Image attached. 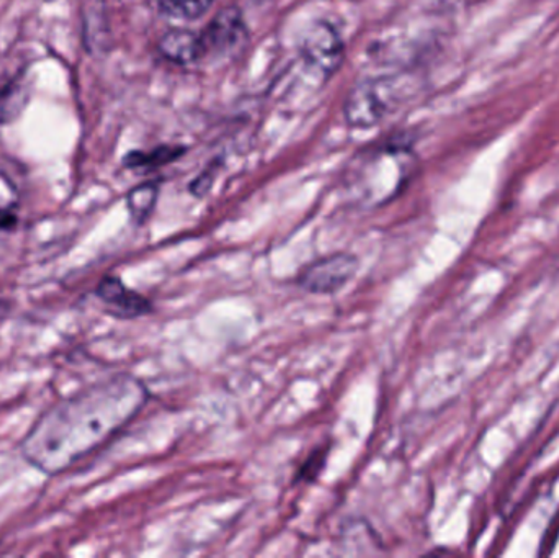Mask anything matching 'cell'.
Wrapping results in <instances>:
<instances>
[{
    "instance_id": "7c38bea8",
    "label": "cell",
    "mask_w": 559,
    "mask_h": 558,
    "mask_svg": "<svg viewBox=\"0 0 559 558\" xmlns=\"http://www.w3.org/2000/svg\"><path fill=\"white\" fill-rule=\"evenodd\" d=\"M28 102V91L23 81H13L0 91V123L15 120Z\"/></svg>"
},
{
    "instance_id": "5b68a950",
    "label": "cell",
    "mask_w": 559,
    "mask_h": 558,
    "mask_svg": "<svg viewBox=\"0 0 559 558\" xmlns=\"http://www.w3.org/2000/svg\"><path fill=\"white\" fill-rule=\"evenodd\" d=\"M202 35L203 58H226L248 41V26L236 7L219 10Z\"/></svg>"
},
{
    "instance_id": "30bf717a",
    "label": "cell",
    "mask_w": 559,
    "mask_h": 558,
    "mask_svg": "<svg viewBox=\"0 0 559 558\" xmlns=\"http://www.w3.org/2000/svg\"><path fill=\"white\" fill-rule=\"evenodd\" d=\"M186 153L183 147L179 146H159L153 151H133L124 157V166L128 169L151 170L157 167L174 163Z\"/></svg>"
},
{
    "instance_id": "8992f818",
    "label": "cell",
    "mask_w": 559,
    "mask_h": 558,
    "mask_svg": "<svg viewBox=\"0 0 559 558\" xmlns=\"http://www.w3.org/2000/svg\"><path fill=\"white\" fill-rule=\"evenodd\" d=\"M391 108V88L384 81L360 82L345 102V118L352 127L368 128L380 123Z\"/></svg>"
},
{
    "instance_id": "52a82bcc",
    "label": "cell",
    "mask_w": 559,
    "mask_h": 558,
    "mask_svg": "<svg viewBox=\"0 0 559 558\" xmlns=\"http://www.w3.org/2000/svg\"><path fill=\"white\" fill-rule=\"evenodd\" d=\"M95 294L104 304L105 310L118 320H134L151 311V301L128 288L117 275L102 278Z\"/></svg>"
},
{
    "instance_id": "9c48e42d",
    "label": "cell",
    "mask_w": 559,
    "mask_h": 558,
    "mask_svg": "<svg viewBox=\"0 0 559 558\" xmlns=\"http://www.w3.org/2000/svg\"><path fill=\"white\" fill-rule=\"evenodd\" d=\"M159 197V186L156 182L141 183L130 190L127 197L128 212L136 225H143L151 215Z\"/></svg>"
},
{
    "instance_id": "277c9868",
    "label": "cell",
    "mask_w": 559,
    "mask_h": 558,
    "mask_svg": "<svg viewBox=\"0 0 559 558\" xmlns=\"http://www.w3.org/2000/svg\"><path fill=\"white\" fill-rule=\"evenodd\" d=\"M358 271V259L345 252L318 259L299 274L298 285L308 294L332 295L344 288Z\"/></svg>"
},
{
    "instance_id": "5bb4252c",
    "label": "cell",
    "mask_w": 559,
    "mask_h": 558,
    "mask_svg": "<svg viewBox=\"0 0 559 558\" xmlns=\"http://www.w3.org/2000/svg\"><path fill=\"white\" fill-rule=\"evenodd\" d=\"M12 313V304L9 300H0V321L5 320Z\"/></svg>"
},
{
    "instance_id": "8fae6325",
    "label": "cell",
    "mask_w": 559,
    "mask_h": 558,
    "mask_svg": "<svg viewBox=\"0 0 559 558\" xmlns=\"http://www.w3.org/2000/svg\"><path fill=\"white\" fill-rule=\"evenodd\" d=\"M215 0H157L160 13L176 20H199L210 12Z\"/></svg>"
},
{
    "instance_id": "3957f363",
    "label": "cell",
    "mask_w": 559,
    "mask_h": 558,
    "mask_svg": "<svg viewBox=\"0 0 559 558\" xmlns=\"http://www.w3.org/2000/svg\"><path fill=\"white\" fill-rule=\"evenodd\" d=\"M299 51L306 66L316 74L328 79L341 68L345 58V45L337 29L328 22H316L306 29L299 43Z\"/></svg>"
},
{
    "instance_id": "ba28073f",
    "label": "cell",
    "mask_w": 559,
    "mask_h": 558,
    "mask_svg": "<svg viewBox=\"0 0 559 558\" xmlns=\"http://www.w3.org/2000/svg\"><path fill=\"white\" fill-rule=\"evenodd\" d=\"M159 51L174 64H193L203 58L202 35L189 28L169 29L160 38Z\"/></svg>"
},
{
    "instance_id": "6da1fadb",
    "label": "cell",
    "mask_w": 559,
    "mask_h": 558,
    "mask_svg": "<svg viewBox=\"0 0 559 558\" xmlns=\"http://www.w3.org/2000/svg\"><path fill=\"white\" fill-rule=\"evenodd\" d=\"M147 392L140 380L118 376L52 406L23 439V458L48 475L110 441L143 408Z\"/></svg>"
},
{
    "instance_id": "7a4b0ae2",
    "label": "cell",
    "mask_w": 559,
    "mask_h": 558,
    "mask_svg": "<svg viewBox=\"0 0 559 558\" xmlns=\"http://www.w3.org/2000/svg\"><path fill=\"white\" fill-rule=\"evenodd\" d=\"M409 151L404 147H384L361 161L355 176L358 199L368 205H380L406 182L409 173Z\"/></svg>"
},
{
    "instance_id": "4fadbf2b",
    "label": "cell",
    "mask_w": 559,
    "mask_h": 558,
    "mask_svg": "<svg viewBox=\"0 0 559 558\" xmlns=\"http://www.w3.org/2000/svg\"><path fill=\"white\" fill-rule=\"evenodd\" d=\"M325 464V452H314L302 465L299 478L305 482H314L318 475L321 474L322 467Z\"/></svg>"
}]
</instances>
